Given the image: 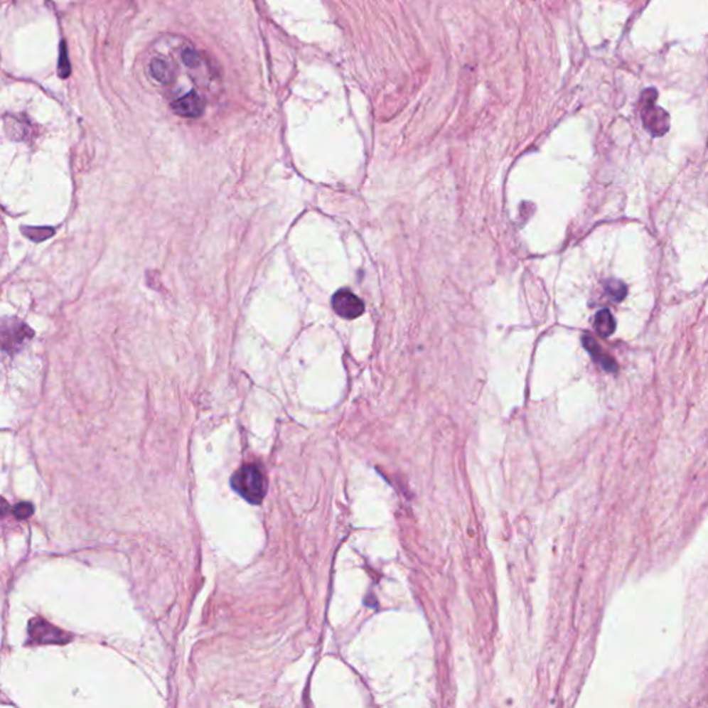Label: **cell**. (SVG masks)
I'll return each mask as SVG.
<instances>
[{
  "mask_svg": "<svg viewBox=\"0 0 708 708\" xmlns=\"http://www.w3.org/2000/svg\"><path fill=\"white\" fill-rule=\"evenodd\" d=\"M658 99V90L656 89H648L642 93L640 96V117L643 121L645 127L653 134V136H663L667 133L670 127V117L668 114L660 108L656 104Z\"/></svg>",
  "mask_w": 708,
  "mask_h": 708,
  "instance_id": "7a4b0ae2",
  "label": "cell"
},
{
  "mask_svg": "<svg viewBox=\"0 0 708 708\" xmlns=\"http://www.w3.org/2000/svg\"><path fill=\"white\" fill-rule=\"evenodd\" d=\"M582 345L584 348L586 349V352L591 354V357L605 370L607 372H614L617 370V364L616 361L613 360V357H610L606 352H604V349L601 348V345L589 335H585L582 338Z\"/></svg>",
  "mask_w": 708,
  "mask_h": 708,
  "instance_id": "8992f818",
  "label": "cell"
},
{
  "mask_svg": "<svg viewBox=\"0 0 708 708\" xmlns=\"http://www.w3.org/2000/svg\"><path fill=\"white\" fill-rule=\"evenodd\" d=\"M172 109L183 118H200L205 111V102L195 92H190L172 102Z\"/></svg>",
  "mask_w": 708,
  "mask_h": 708,
  "instance_id": "5b68a950",
  "label": "cell"
},
{
  "mask_svg": "<svg viewBox=\"0 0 708 708\" xmlns=\"http://www.w3.org/2000/svg\"><path fill=\"white\" fill-rule=\"evenodd\" d=\"M231 486L250 504H260L266 495L267 483L257 465L248 463L241 466L231 478Z\"/></svg>",
  "mask_w": 708,
  "mask_h": 708,
  "instance_id": "6da1fadb",
  "label": "cell"
},
{
  "mask_svg": "<svg viewBox=\"0 0 708 708\" xmlns=\"http://www.w3.org/2000/svg\"><path fill=\"white\" fill-rule=\"evenodd\" d=\"M28 635L31 642L36 645H63L68 643L71 636L68 633L61 631L60 628L51 626L46 620L42 618H32L29 621L28 627Z\"/></svg>",
  "mask_w": 708,
  "mask_h": 708,
  "instance_id": "3957f363",
  "label": "cell"
},
{
  "mask_svg": "<svg viewBox=\"0 0 708 708\" xmlns=\"http://www.w3.org/2000/svg\"><path fill=\"white\" fill-rule=\"evenodd\" d=\"M13 513L17 519H26L33 513V506L31 505L29 503L18 504L13 508Z\"/></svg>",
  "mask_w": 708,
  "mask_h": 708,
  "instance_id": "7c38bea8",
  "label": "cell"
},
{
  "mask_svg": "<svg viewBox=\"0 0 708 708\" xmlns=\"http://www.w3.org/2000/svg\"><path fill=\"white\" fill-rule=\"evenodd\" d=\"M23 232L26 234L28 238H31L33 241H42V240H46V238H49L50 235H53L54 230H51V228L29 227L24 228Z\"/></svg>",
  "mask_w": 708,
  "mask_h": 708,
  "instance_id": "30bf717a",
  "label": "cell"
},
{
  "mask_svg": "<svg viewBox=\"0 0 708 708\" xmlns=\"http://www.w3.org/2000/svg\"><path fill=\"white\" fill-rule=\"evenodd\" d=\"M606 292L608 296L613 298V301L620 302L626 298L627 286L621 281H608L606 284Z\"/></svg>",
  "mask_w": 708,
  "mask_h": 708,
  "instance_id": "9c48e42d",
  "label": "cell"
},
{
  "mask_svg": "<svg viewBox=\"0 0 708 708\" xmlns=\"http://www.w3.org/2000/svg\"><path fill=\"white\" fill-rule=\"evenodd\" d=\"M332 309L339 317L346 320H354L360 317L365 310L363 301L346 288L335 292V295L332 296Z\"/></svg>",
  "mask_w": 708,
  "mask_h": 708,
  "instance_id": "277c9868",
  "label": "cell"
},
{
  "mask_svg": "<svg viewBox=\"0 0 708 708\" xmlns=\"http://www.w3.org/2000/svg\"><path fill=\"white\" fill-rule=\"evenodd\" d=\"M595 328H596V332L604 338L610 336L616 331V320L613 318V316L608 310L598 311V314L595 317Z\"/></svg>",
  "mask_w": 708,
  "mask_h": 708,
  "instance_id": "52a82bcc",
  "label": "cell"
},
{
  "mask_svg": "<svg viewBox=\"0 0 708 708\" xmlns=\"http://www.w3.org/2000/svg\"><path fill=\"white\" fill-rule=\"evenodd\" d=\"M181 58H183V63L190 68H197L201 64L200 53L194 49H186L181 53Z\"/></svg>",
  "mask_w": 708,
  "mask_h": 708,
  "instance_id": "8fae6325",
  "label": "cell"
},
{
  "mask_svg": "<svg viewBox=\"0 0 708 708\" xmlns=\"http://www.w3.org/2000/svg\"><path fill=\"white\" fill-rule=\"evenodd\" d=\"M150 74L159 83H169L172 80V70L169 65L159 58H154L150 64Z\"/></svg>",
  "mask_w": 708,
  "mask_h": 708,
  "instance_id": "ba28073f",
  "label": "cell"
},
{
  "mask_svg": "<svg viewBox=\"0 0 708 708\" xmlns=\"http://www.w3.org/2000/svg\"><path fill=\"white\" fill-rule=\"evenodd\" d=\"M60 75L63 77L70 75V64H68V57H67V53H65V49L64 46L61 48V57H60Z\"/></svg>",
  "mask_w": 708,
  "mask_h": 708,
  "instance_id": "4fadbf2b",
  "label": "cell"
}]
</instances>
